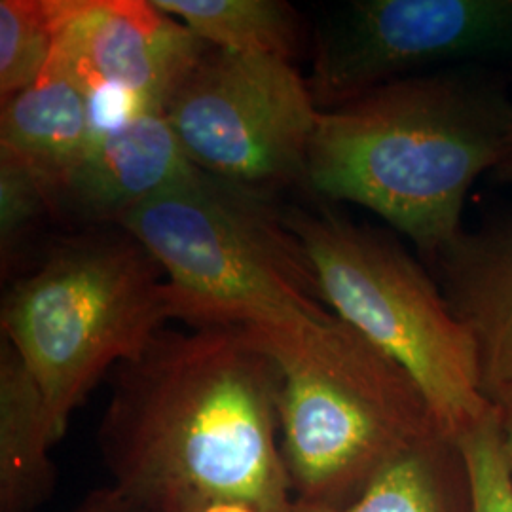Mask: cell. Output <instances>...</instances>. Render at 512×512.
I'll return each instance as SVG.
<instances>
[{
  "label": "cell",
  "instance_id": "cell-9",
  "mask_svg": "<svg viewBox=\"0 0 512 512\" xmlns=\"http://www.w3.org/2000/svg\"><path fill=\"white\" fill-rule=\"evenodd\" d=\"M211 46L152 0H63L52 63L90 95L93 137L165 112Z\"/></svg>",
  "mask_w": 512,
  "mask_h": 512
},
{
  "label": "cell",
  "instance_id": "cell-16",
  "mask_svg": "<svg viewBox=\"0 0 512 512\" xmlns=\"http://www.w3.org/2000/svg\"><path fill=\"white\" fill-rule=\"evenodd\" d=\"M63 23V0L0 2V97L31 88L46 71Z\"/></svg>",
  "mask_w": 512,
  "mask_h": 512
},
{
  "label": "cell",
  "instance_id": "cell-20",
  "mask_svg": "<svg viewBox=\"0 0 512 512\" xmlns=\"http://www.w3.org/2000/svg\"><path fill=\"white\" fill-rule=\"evenodd\" d=\"M150 512H260L255 507L230 499H184L165 503Z\"/></svg>",
  "mask_w": 512,
  "mask_h": 512
},
{
  "label": "cell",
  "instance_id": "cell-8",
  "mask_svg": "<svg viewBox=\"0 0 512 512\" xmlns=\"http://www.w3.org/2000/svg\"><path fill=\"white\" fill-rule=\"evenodd\" d=\"M319 112L291 61L213 46L165 110L192 164L258 190L304 181Z\"/></svg>",
  "mask_w": 512,
  "mask_h": 512
},
{
  "label": "cell",
  "instance_id": "cell-13",
  "mask_svg": "<svg viewBox=\"0 0 512 512\" xmlns=\"http://www.w3.org/2000/svg\"><path fill=\"white\" fill-rule=\"evenodd\" d=\"M55 439L46 401L14 348L0 346V512H35L54 494Z\"/></svg>",
  "mask_w": 512,
  "mask_h": 512
},
{
  "label": "cell",
  "instance_id": "cell-3",
  "mask_svg": "<svg viewBox=\"0 0 512 512\" xmlns=\"http://www.w3.org/2000/svg\"><path fill=\"white\" fill-rule=\"evenodd\" d=\"M116 226L162 264L190 329L294 330L334 315L304 241L258 188L196 167Z\"/></svg>",
  "mask_w": 512,
  "mask_h": 512
},
{
  "label": "cell",
  "instance_id": "cell-11",
  "mask_svg": "<svg viewBox=\"0 0 512 512\" xmlns=\"http://www.w3.org/2000/svg\"><path fill=\"white\" fill-rule=\"evenodd\" d=\"M194 169L167 114L147 112L93 137L57 198V211L99 226L118 224Z\"/></svg>",
  "mask_w": 512,
  "mask_h": 512
},
{
  "label": "cell",
  "instance_id": "cell-17",
  "mask_svg": "<svg viewBox=\"0 0 512 512\" xmlns=\"http://www.w3.org/2000/svg\"><path fill=\"white\" fill-rule=\"evenodd\" d=\"M456 440L469 482L471 512H512V463L497 406Z\"/></svg>",
  "mask_w": 512,
  "mask_h": 512
},
{
  "label": "cell",
  "instance_id": "cell-6",
  "mask_svg": "<svg viewBox=\"0 0 512 512\" xmlns=\"http://www.w3.org/2000/svg\"><path fill=\"white\" fill-rule=\"evenodd\" d=\"M287 222L310 253L330 310L403 366L446 435L458 439L494 412L469 332L399 239L329 207L293 209Z\"/></svg>",
  "mask_w": 512,
  "mask_h": 512
},
{
  "label": "cell",
  "instance_id": "cell-7",
  "mask_svg": "<svg viewBox=\"0 0 512 512\" xmlns=\"http://www.w3.org/2000/svg\"><path fill=\"white\" fill-rule=\"evenodd\" d=\"M450 69L512 74V0H357L319 29L311 76L319 110L385 84Z\"/></svg>",
  "mask_w": 512,
  "mask_h": 512
},
{
  "label": "cell",
  "instance_id": "cell-12",
  "mask_svg": "<svg viewBox=\"0 0 512 512\" xmlns=\"http://www.w3.org/2000/svg\"><path fill=\"white\" fill-rule=\"evenodd\" d=\"M93 141L90 95L73 74L48 63L37 84L2 101L0 148L35 171L57 198Z\"/></svg>",
  "mask_w": 512,
  "mask_h": 512
},
{
  "label": "cell",
  "instance_id": "cell-18",
  "mask_svg": "<svg viewBox=\"0 0 512 512\" xmlns=\"http://www.w3.org/2000/svg\"><path fill=\"white\" fill-rule=\"evenodd\" d=\"M54 211V200L35 171L0 148V251L4 268L42 215Z\"/></svg>",
  "mask_w": 512,
  "mask_h": 512
},
{
  "label": "cell",
  "instance_id": "cell-19",
  "mask_svg": "<svg viewBox=\"0 0 512 512\" xmlns=\"http://www.w3.org/2000/svg\"><path fill=\"white\" fill-rule=\"evenodd\" d=\"M71 512H150V507L122 488L109 484L86 495Z\"/></svg>",
  "mask_w": 512,
  "mask_h": 512
},
{
  "label": "cell",
  "instance_id": "cell-22",
  "mask_svg": "<svg viewBox=\"0 0 512 512\" xmlns=\"http://www.w3.org/2000/svg\"><path fill=\"white\" fill-rule=\"evenodd\" d=\"M490 177L494 179L495 183L512 184V135L499 164L495 165Z\"/></svg>",
  "mask_w": 512,
  "mask_h": 512
},
{
  "label": "cell",
  "instance_id": "cell-14",
  "mask_svg": "<svg viewBox=\"0 0 512 512\" xmlns=\"http://www.w3.org/2000/svg\"><path fill=\"white\" fill-rule=\"evenodd\" d=\"M285 512H471L458 440L446 433L423 440L389 463L344 507L293 501Z\"/></svg>",
  "mask_w": 512,
  "mask_h": 512
},
{
  "label": "cell",
  "instance_id": "cell-2",
  "mask_svg": "<svg viewBox=\"0 0 512 512\" xmlns=\"http://www.w3.org/2000/svg\"><path fill=\"white\" fill-rule=\"evenodd\" d=\"M511 135L509 74L412 76L321 110L304 183L325 202L376 213L431 264L463 228L471 188L492 175Z\"/></svg>",
  "mask_w": 512,
  "mask_h": 512
},
{
  "label": "cell",
  "instance_id": "cell-21",
  "mask_svg": "<svg viewBox=\"0 0 512 512\" xmlns=\"http://www.w3.org/2000/svg\"><path fill=\"white\" fill-rule=\"evenodd\" d=\"M495 406L499 410V420H501V429H503V437H505V444H507V452L512 463V391L499 397L495 401Z\"/></svg>",
  "mask_w": 512,
  "mask_h": 512
},
{
  "label": "cell",
  "instance_id": "cell-1",
  "mask_svg": "<svg viewBox=\"0 0 512 512\" xmlns=\"http://www.w3.org/2000/svg\"><path fill=\"white\" fill-rule=\"evenodd\" d=\"M110 385L97 440L114 486L150 509L184 499L289 509L281 370L251 330L167 327Z\"/></svg>",
  "mask_w": 512,
  "mask_h": 512
},
{
  "label": "cell",
  "instance_id": "cell-10",
  "mask_svg": "<svg viewBox=\"0 0 512 512\" xmlns=\"http://www.w3.org/2000/svg\"><path fill=\"white\" fill-rule=\"evenodd\" d=\"M431 266L473 340L480 385L494 404L512 391V211L463 226Z\"/></svg>",
  "mask_w": 512,
  "mask_h": 512
},
{
  "label": "cell",
  "instance_id": "cell-4",
  "mask_svg": "<svg viewBox=\"0 0 512 512\" xmlns=\"http://www.w3.org/2000/svg\"><path fill=\"white\" fill-rule=\"evenodd\" d=\"M253 334L281 370L279 437L293 501L344 507L389 463L444 433L414 378L336 313Z\"/></svg>",
  "mask_w": 512,
  "mask_h": 512
},
{
  "label": "cell",
  "instance_id": "cell-15",
  "mask_svg": "<svg viewBox=\"0 0 512 512\" xmlns=\"http://www.w3.org/2000/svg\"><path fill=\"white\" fill-rule=\"evenodd\" d=\"M205 44L245 55L293 59L302 23L291 4L279 0H152Z\"/></svg>",
  "mask_w": 512,
  "mask_h": 512
},
{
  "label": "cell",
  "instance_id": "cell-5",
  "mask_svg": "<svg viewBox=\"0 0 512 512\" xmlns=\"http://www.w3.org/2000/svg\"><path fill=\"white\" fill-rule=\"evenodd\" d=\"M177 321L162 264L122 226L57 245L2 298L4 340L35 378L55 439L93 387Z\"/></svg>",
  "mask_w": 512,
  "mask_h": 512
}]
</instances>
